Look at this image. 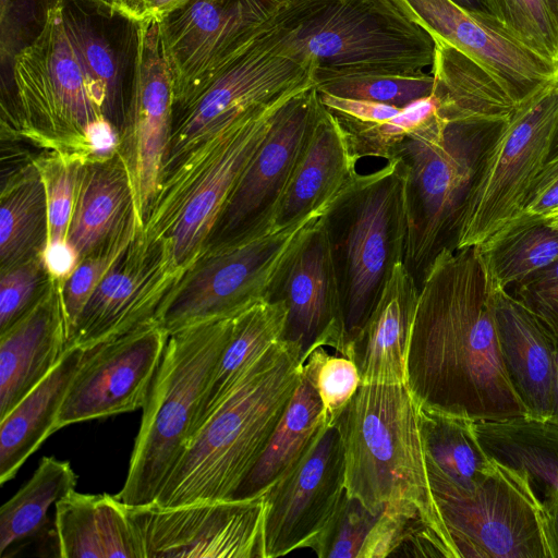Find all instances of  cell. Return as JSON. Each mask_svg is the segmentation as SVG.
<instances>
[{
  "instance_id": "b9f144b4",
  "label": "cell",
  "mask_w": 558,
  "mask_h": 558,
  "mask_svg": "<svg viewBox=\"0 0 558 558\" xmlns=\"http://www.w3.org/2000/svg\"><path fill=\"white\" fill-rule=\"evenodd\" d=\"M89 160L78 153L43 151L34 163L41 175L48 206L47 243L68 240L81 177Z\"/></svg>"
},
{
  "instance_id": "5b68a950",
  "label": "cell",
  "mask_w": 558,
  "mask_h": 558,
  "mask_svg": "<svg viewBox=\"0 0 558 558\" xmlns=\"http://www.w3.org/2000/svg\"><path fill=\"white\" fill-rule=\"evenodd\" d=\"M342 319L343 355L374 311L395 266L403 263L407 239L404 169L398 158L356 174L320 216Z\"/></svg>"
},
{
  "instance_id": "8d00e7d4",
  "label": "cell",
  "mask_w": 558,
  "mask_h": 558,
  "mask_svg": "<svg viewBox=\"0 0 558 558\" xmlns=\"http://www.w3.org/2000/svg\"><path fill=\"white\" fill-rule=\"evenodd\" d=\"M477 247L493 286L509 290L558 260V228L523 214Z\"/></svg>"
},
{
  "instance_id": "f907efd6",
  "label": "cell",
  "mask_w": 558,
  "mask_h": 558,
  "mask_svg": "<svg viewBox=\"0 0 558 558\" xmlns=\"http://www.w3.org/2000/svg\"><path fill=\"white\" fill-rule=\"evenodd\" d=\"M558 208V157L548 159L536 177L523 214L545 218Z\"/></svg>"
},
{
  "instance_id": "6125c7cd",
  "label": "cell",
  "mask_w": 558,
  "mask_h": 558,
  "mask_svg": "<svg viewBox=\"0 0 558 558\" xmlns=\"http://www.w3.org/2000/svg\"><path fill=\"white\" fill-rule=\"evenodd\" d=\"M102 1L104 3H107L113 8H117L118 7V3H119V0H100Z\"/></svg>"
},
{
  "instance_id": "680465c9",
  "label": "cell",
  "mask_w": 558,
  "mask_h": 558,
  "mask_svg": "<svg viewBox=\"0 0 558 558\" xmlns=\"http://www.w3.org/2000/svg\"><path fill=\"white\" fill-rule=\"evenodd\" d=\"M556 157H558V128H557L554 141L551 144V149H550L548 159H554Z\"/></svg>"
},
{
  "instance_id": "83f0119b",
  "label": "cell",
  "mask_w": 558,
  "mask_h": 558,
  "mask_svg": "<svg viewBox=\"0 0 558 558\" xmlns=\"http://www.w3.org/2000/svg\"><path fill=\"white\" fill-rule=\"evenodd\" d=\"M54 534L61 558H143L126 505L116 495L73 490L61 498Z\"/></svg>"
},
{
  "instance_id": "7bdbcfd3",
  "label": "cell",
  "mask_w": 558,
  "mask_h": 558,
  "mask_svg": "<svg viewBox=\"0 0 558 558\" xmlns=\"http://www.w3.org/2000/svg\"><path fill=\"white\" fill-rule=\"evenodd\" d=\"M141 228L144 227L136 213H134L126 225L108 243L82 258L74 272L63 282L61 295L68 323L69 340L94 290L126 250Z\"/></svg>"
},
{
  "instance_id": "52a82bcc",
  "label": "cell",
  "mask_w": 558,
  "mask_h": 558,
  "mask_svg": "<svg viewBox=\"0 0 558 558\" xmlns=\"http://www.w3.org/2000/svg\"><path fill=\"white\" fill-rule=\"evenodd\" d=\"M286 98L203 140L162 175L143 229L147 239L160 242L179 279L206 248Z\"/></svg>"
},
{
  "instance_id": "f6af8a7d",
  "label": "cell",
  "mask_w": 558,
  "mask_h": 558,
  "mask_svg": "<svg viewBox=\"0 0 558 558\" xmlns=\"http://www.w3.org/2000/svg\"><path fill=\"white\" fill-rule=\"evenodd\" d=\"M303 368L313 377L327 424L337 422L361 385L355 362L340 353L330 354L320 347L307 355Z\"/></svg>"
},
{
  "instance_id": "8fae6325",
  "label": "cell",
  "mask_w": 558,
  "mask_h": 558,
  "mask_svg": "<svg viewBox=\"0 0 558 558\" xmlns=\"http://www.w3.org/2000/svg\"><path fill=\"white\" fill-rule=\"evenodd\" d=\"M318 217L255 239L207 245L167 294L155 319L171 335L267 299L281 265Z\"/></svg>"
},
{
  "instance_id": "484cf974",
  "label": "cell",
  "mask_w": 558,
  "mask_h": 558,
  "mask_svg": "<svg viewBox=\"0 0 558 558\" xmlns=\"http://www.w3.org/2000/svg\"><path fill=\"white\" fill-rule=\"evenodd\" d=\"M356 162L340 123L323 105L277 208L271 232L322 216L356 174Z\"/></svg>"
},
{
  "instance_id": "11a10c76",
  "label": "cell",
  "mask_w": 558,
  "mask_h": 558,
  "mask_svg": "<svg viewBox=\"0 0 558 558\" xmlns=\"http://www.w3.org/2000/svg\"><path fill=\"white\" fill-rule=\"evenodd\" d=\"M541 501L542 523L550 558H558V497L544 496Z\"/></svg>"
},
{
  "instance_id": "2e32d148",
  "label": "cell",
  "mask_w": 558,
  "mask_h": 558,
  "mask_svg": "<svg viewBox=\"0 0 558 558\" xmlns=\"http://www.w3.org/2000/svg\"><path fill=\"white\" fill-rule=\"evenodd\" d=\"M323 104L315 84L287 97L238 180L207 245L271 232L277 208Z\"/></svg>"
},
{
  "instance_id": "d4e9b609",
  "label": "cell",
  "mask_w": 558,
  "mask_h": 558,
  "mask_svg": "<svg viewBox=\"0 0 558 558\" xmlns=\"http://www.w3.org/2000/svg\"><path fill=\"white\" fill-rule=\"evenodd\" d=\"M495 319L505 369L526 417L547 422L555 379V335L509 290L496 289Z\"/></svg>"
},
{
  "instance_id": "603a6c76",
  "label": "cell",
  "mask_w": 558,
  "mask_h": 558,
  "mask_svg": "<svg viewBox=\"0 0 558 558\" xmlns=\"http://www.w3.org/2000/svg\"><path fill=\"white\" fill-rule=\"evenodd\" d=\"M178 280L160 242L141 228L88 299L69 348L88 349L154 318Z\"/></svg>"
},
{
  "instance_id": "ba28073f",
  "label": "cell",
  "mask_w": 558,
  "mask_h": 558,
  "mask_svg": "<svg viewBox=\"0 0 558 558\" xmlns=\"http://www.w3.org/2000/svg\"><path fill=\"white\" fill-rule=\"evenodd\" d=\"M239 314L213 318L169 335L142 408V423L125 483L116 495L123 504L154 502L180 461L190 444L201 399Z\"/></svg>"
},
{
  "instance_id": "44dd1931",
  "label": "cell",
  "mask_w": 558,
  "mask_h": 558,
  "mask_svg": "<svg viewBox=\"0 0 558 558\" xmlns=\"http://www.w3.org/2000/svg\"><path fill=\"white\" fill-rule=\"evenodd\" d=\"M266 300L286 303L281 339L300 348L303 363L320 347L343 355L341 302L320 217L306 228L281 265Z\"/></svg>"
},
{
  "instance_id": "91938a15",
  "label": "cell",
  "mask_w": 558,
  "mask_h": 558,
  "mask_svg": "<svg viewBox=\"0 0 558 558\" xmlns=\"http://www.w3.org/2000/svg\"><path fill=\"white\" fill-rule=\"evenodd\" d=\"M545 219L555 228H558V208L553 210Z\"/></svg>"
},
{
  "instance_id": "94428289",
  "label": "cell",
  "mask_w": 558,
  "mask_h": 558,
  "mask_svg": "<svg viewBox=\"0 0 558 558\" xmlns=\"http://www.w3.org/2000/svg\"><path fill=\"white\" fill-rule=\"evenodd\" d=\"M549 3V7L555 14L556 19L558 20V0H547Z\"/></svg>"
},
{
  "instance_id": "d6a6232c",
  "label": "cell",
  "mask_w": 558,
  "mask_h": 558,
  "mask_svg": "<svg viewBox=\"0 0 558 558\" xmlns=\"http://www.w3.org/2000/svg\"><path fill=\"white\" fill-rule=\"evenodd\" d=\"M287 313L283 301L264 299L236 316L231 337L201 399L191 439L236 386L251 364L281 339Z\"/></svg>"
},
{
  "instance_id": "30bf717a",
  "label": "cell",
  "mask_w": 558,
  "mask_h": 558,
  "mask_svg": "<svg viewBox=\"0 0 558 558\" xmlns=\"http://www.w3.org/2000/svg\"><path fill=\"white\" fill-rule=\"evenodd\" d=\"M558 128V81L507 120L487 147L461 217L457 248L481 246L523 215Z\"/></svg>"
},
{
  "instance_id": "e0dca14e",
  "label": "cell",
  "mask_w": 558,
  "mask_h": 558,
  "mask_svg": "<svg viewBox=\"0 0 558 558\" xmlns=\"http://www.w3.org/2000/svg\"><path fill=\"white\" fill-rule=\"evenodd\" d=\"M344 495V448L337 421L265 492L264 558L313 549Z\"/></svg>"
},
{
  "instance_id": "74e56055",
  "label": "cell",
  "mask_w": 558,
  "mask_h": 558,
  "mask_svg": "<svg viewBox=\"0 0 558 558\" xmlns=\"http://www.w3.org/2000/svg\"><path fill=\"white\" fill-rule=\"evenodd\" d=\"M77 475L70 462L56 457L41 458L28 482L0 509V556L39 534L52 505L75 490Z\"/></svg>"
},
{
  "instance_id": "f5cc1de1",
  "label": "cell",
  "mask_w": 558,
  "mask_h": 558,
  "mask_svg": "<svg viewBox=\"0 0 558 558\" xmlns=\"http://www.w3.org/2000/svg\"><path fill=\"white\" fill-rule=\"evenodd\" d=\"M41 257L49 277L62 283L74 272L81 260L68 240L47 243Z\"/></svg>"
},
{
  "instance_id": "60d3db41",
  "label": "cell",
  "mask_w": 558,
  "mask_h": 558,
  "mask_svg": "<svg viewBox=\"0 0 558 558\" xmlns=\"http://www.w3.org/2000/svg\"><path fill=\"white\" fill-rule=\"evenodd\" d=\"M438 113L434 95L403 107L393 118L368 124L340 123L353 157L391 160L404 140L427 124Z\"/></svg>"
},
{
  "instance_id": "4dcf8cb0",
  "label": "cell",
  "mask_w": 558,
  "mask_h": 558,
  "mask_svg": "<svg viewBox=\"0 0 558 558\" xmlns=\"http://www.w3.org/2000/svg\"><path fill=\"white\" fill-rule=\"evenodd\" d=\"M435 40L432 73L438 114L448 121H507L520 108L500 82L450 45Z\"/></svg>"
},
{
  "instance_id": "cb8c5ba5",
  "label": "cell",
  "mask_w": 558,
  "mask_h": 558,
  "mask_svg": "<svg viewBox=\"0 0 558 558\" xmlns=\"http://www.w3.org/2000/svg\"><path fill=\"white\" fill-rule=\"evenodd\" d=\"M62 284L49 278L33 307L0 333V420L50 374L69 349Z\"/></svg>"
},
{
  "instance_id": "ab89813d",
  "label": "cell",
  "mask_w": 558,
  "mask_h": 558,
  "mask_svg": "<svg viewBox=\"0 0 558 558\" xmlns=\"http://www.w3.org/2000/svg\"><path fill=\"white\" fill-rule=\"evenodd\" d=\"M318 93L381 102L403 108L434 93L433 73L422 70L402 73H353L315 82Z\"/></svg>"
},
{
  "instance_id": "7dc6e473",
  "label": "cell",
  "mask_w": 558,
  "mask_h": 558,
  "mask_svg": "<svg viewBox=\"0 0 558 558\" xmlns=\"http://www.w3.org/2000/svg\"><path fill=\"white\" fill-rule=\"evenodd\" d=\"M0 333L9 329L37 302L49 275L41 255L0 270Z\"/></svg>"
},
{
  "instance_id": "9a60e30c",
  "label": "cell",
  "mask_w": 558,
  "mask_h": 558,
  "mask_svg": "<svg viewBox=\"0 0 558 558\" xmlns=\"http://www.w3.org/2000/svg\"><path fill=\"white\" fill-rule=\"evenodd\" d=\"M143 558H264L265 493L160 507L128 506Z\"/></svg>"
},
{
  "instance_id": "d590c367",
  "label": "cell",
  "mask_w": 558,
  "mask_h": 558,
  "mask_svg": "<svg viewBox=\"0 0 558 558\" xmlns=\"http://www.w3.org/2000/svg\"><path fill=\"white\" fill-rule=\"evenodd\" d=\"M428 470L463 492H474L496 460L481 445L474 421L421 404Z\"/></svg>"
},
{
  "instance_id": "1f68e13d",
  "label": "cell",
  "mask_w": 558,
  "mask_h": 558,
  "mask_svg": "<svg viewBox=\"0 0 558 558\" xmlns=\"http://www.w3.org/2000/svg\"><path fill=\"white\" fill-rule=\"evenodd\" d=\"M326 426L323 402L313 377L302 368L300 381L262 456L231 499L264 494L299 462Z\"/></svg>"
},
{
  "instance_id": "ffe728a7",
  "label": "cell",
  "mask_w": 558,
  "mask_h": 558,
  "mask_svg": "<svg viewBox=\"0 0 558 558\" xmlns=\"http://www.w3.org/2000/svg\"><path fill=\"white\" fill-rule=\"evenodd\" d=\"M58 5L93 97L120 133L136 87L143 23L100 0H58Z\"/></svg>"
},
{
  "instance_id": "e575fe53",
  "label": "cell",
  "mask_w": 558,
  "mask_h": 558,
  "mask_svg": "<svg viewBox=\"0 0 558 558\" xmlns=\"http://www.w3.org/2000/svg\"><path fill=\"white\" fill-rule=\"evenodd\" d=\"M474 428L492 458L525 471L533 489L542 492V497H558V426L521 417L505 422H475Z\"/></svg>"
},
{
  "instance_id": "f1b7e54d",
  "label": "cell",
  "mask_w": 558,
  "mask_h": 558,
  "mask_svg": "<svg viewBox=\"0 0 558 558\" xmlns=\"http://www.w3.org/2000/svg\"><path fill=\"white\" fill-rule=\"evenodd\" d=\"M85 354V348H69L50 374L0 420L1 485L12 480L54 433L61 407Z\"/></svg>"
},
{
  "instance_id": "d6986e66",
  "label": "cell",
  "mask_w": 558,
  "mask_h": 558,
  "mask_svg": "<svg viewBox=\"0 0 558 558\" xmlns=\"http://www.w3.org/2000/svg\"><path fill=\"white\" fill-rule=\"evenodd\" d=\"M433 39L459 50L495 76L521 107L558 81V65L523 45L495 15L450 0H395Z\"/></svg>"
},
{
  "instance_id": "4fadbf2b",
  "label": "cell",
  "mask_w": 558,
  "mask_h": 558,
  "mask_svg": "<svg viewBox=\"0 0 558 558\" xmlns=\"http://www.w3.org/2000/svg\"><path fill=\"white\" fill-rule=\"evenodd\" d=\"M268 31L222 69L201 94L172 109L162 175L211 134L315 84L312 64L282 52Z\"/></svg>"
},
{
  "instance_id": "ee69618b",
  "label": "cell",
  "mask_w": 558,
  "mask_h": 558,
  "mask_svg": "<svg viewBox=\"0 0 558 558\" xmlns=\"http://www.w3.org/2000/svg\"><path fill=\"white\" fill-rule=\"evenodd\" d=\"M493 14L527 48L558 65V20L547 0H488Z\"/></svg>"
},
{
  "instance_id": "8992f818",
  "label": "cell",
  "mask_w": 558,
  "mask_h": 558,
  "mask_svg": "<svg viewBox=\"0 0 558 558\" xmlns=\"http://www.w3.org/2000/svg\"><path fill=\"white\" fill-rule=\"evenodd\" d=\"M505 122L448 121L437 113L398 147L393 158L404 169L403 265L418 290L437 256L457 248L477 169Z\"/></svg>"
},
{
  "instance_id": "816d5d0a",
  "label": "cell",
  "mask_w": 558,
  "mask_h": 558,
  "mask_svg": "<svg viewBox=\"0 0 558 558\" xmlns=\"http://www.w3.org/2000/svg\"><path fill=\"white\" fill-rule=\"evenodd\" d=\"M192 0H119L117 9L140 23H159Z\"/></svg>"
},
{
  "instance_id": "7402d4cb",
  "label": "cell",
  "mask_w": 558,
  "mask_h": 558,
  "mask_svg": "<svg viewBox=\"0 0 558 558\" xmlns=\"http://www.w3.org/2000/svg\"><path fill=\"white\" fill-rule=\"evenodd\" d=\"M172 107L171 77L158 23H143L137 82L120 130L118 149L128 169L135 213L143 227L162 175Z\"/></svg>"
},
{
  "instance_id": "9c48e42d",
  "label": "cell",
  "mask_w": 558,
  "mask_h": 558,
  "mask_svg": "<svg viewBox=\"0 0 558 558\" xmlns=\"http://www.w3.org/2000/svg\"><path fill=\"white\" fill-rule=\"evenodd\" d=\"M16 121L2 141H26L45 151L89 159L86 129L104 117L65 32L58 0L44 29L14 61Z\"/></svg>"
},
{
  "instance_id": "f546056e",
  "label": "cell",
  "mask_w": 558,
  "mask_h": 558,
  "mask_svg": "<svg viewBox=\"0 0 558 558\" xmlns=\"http://www.w3.org/2000/svg\"><path fill=\"white\" fill-rule=\"evenodd\" d=\"M135 213L126 166L119 153L85 163L68 241L84 258L108 243Z\"/></svg>"
},
{
  "instance_id": "9f6ffc18",
  "label": "cell",
  "mask_w": 558,
  "mask_h": 558,
  "mask_svg": "<svg viewBox=\"0 0 558 558\" xmlns=\"http://www.w3.org/2000/svg\"><path fill=\"white\" fill-rule=\"evenodd\" d=\"M549 423L558 426V337H556L555 349V379L550 400Z\"/></svg>"
},
{
  "instance_id": "681fc988",
  "label": "cell",
  "mask_w": 558,
  "mask_h": 558,
  "mask_svg": "<svg viewBox=\"0 0 558 558\" xmlns=\"http://www.w3.org/2000/svg\"><path fill=\"white\" fill-rule=\"evenodd\" d=\"M324 107L340 123L368 124L389 120L402 108L381 102L337 97L319 93Z\"/></svg>"
},
{
  "instance_id": "6f0895ef",
  "label": "cell",
  "mask_w": 558,
  "mask_h": 558,
  "mask_svg": "<svg viewBox=\"0 0 558 558\" xmlns=\"http://www.w3.org/2000/svg\"><path fill=\"white\" fill-rule=\"evenodd\" d=\"M461 9L483 14H493L488 0H450ZM494 15V14H493Z\"/></svg>"
},
{
  "instance_id": "ac0fdd59",
  "label": "cell",
  "mask_w": 558,
  "mask_h": 558,
  "mask_svg": "<svg viewBox=\"0 0 558 558\" xmlns=\"http://www.w3.org/2000/svg\"><path fill=\"white\" fill-rule=\"evenodd\" d=\"M169 333L154 318L86 349L58 415L68 425L143 408Z\"/></svg>"
},
{
  "instance_id": "c3c4849f",
  "label": "cell",
  "mask_w": 558,
  "mask_h": 558,
  "mask_svg": "<svg viewBox=\"0 0 558 558\" xmlns=\"http://www.w3.org/2000/svg\"><path fill=\"white\" fill-rule=\"evenodd\" d=\"M512 294L558 337V260L515 286Z\"/></svg>"
},
{
  "instance_id": "7a4b0ae2",
  "label": "cell",
  "mask_w": 558,
  "mask_h": 558,
  "mask_svg": "<svg viewBox=\"0 0 558 558\" xmlns=\"http://www.w3.org/2000/svg\"><path fill=\"white\" fill-rule=\"evenodd\" d=\"M345 493L376 515L408 520L427 557L458 558L432 489L421 402L408 384H361L338 418Z\"/></svg>"
},
{
  "instance_id": "836d02e7",
  "label": "cell",
  "mask_w": 558,
  "mask_h": 558,
  "mask_svg": "<svg viewBox=\"0 0 558 558\" xmlns=\"http://www.w3.org/2000/svg\"><path fill=\"white\" fill-rule=\"evenodd\" d=\"M34 158L2 179L0 270L41 255L47 244V196Z\"/></svg>"
},
{
  "instance_id": "3957f363",
  "label": "cell",
  "mask_w": 558,
  "mask_h": 558,
  "mask_svg": "<svg viewBox=\"0 0 558 558\" xmlns=\"http://www.w3.org/2000/svg\"><path fill=\"white\" fill-rule=\"evenodd\" d=\"M303 368L300 348L272 343L191 439L154 504L229 500L262 456Z\"/></svg>"
},
{
  "instance_id": "7c38bea8",
  "label": "cell",
  "mask_w": 558,
  "mask_h": 558,
  "mask_svg": "<svg viewBox=\"0 0 558 558\" xmlns=\"http://www.w3.org/2000/svg\"><path fill=\"white\" fill-rule=\"evenodd\" d=\"M428 474L458 558H550L542 501L525 471L496 461L470 493Z\"/></svg>"
},
{
  "instance_id": "db71d44e",
  "label": "cell",
  "mask_w": 558,
  "mask_h": 558,
  "mask_svg": "<svg viewBox=\"0 0 558 558\" xmlns=\"http://www.w3.org/2000/svg\"><path fill=\"white\" fill-rule=\"evenodd\" d=\"M85 137L89 159H106L118 153L120 133L105 117L87 126Z\"/></svg>"
},
{
  "instance_id": "277c9868",
  "label": "cell",
  "mask_w": 558,
  "mask_h": 558,
  "mask_svg": "<svg viewBox=\"0 0 558 558\" xmlns=\"http://www.w3.org/2000/svg\"><path fill=\"white\" fill-rule=\"evenodd\" d=\"M268 35L308 61L314 83L353 73H402L433 65L435 40L395 0H292Z\"/></svg>"
},
{
  "instance_id": "bcb514c9",
  "label": "cell",
  "mask_w": 558,
  "mask_h": 558,
  "mask_svg": "<svg viewBox=\"0 0 558 558\" xmlns=\"http://www.w3.org/2000/svg\"><path fill=\"white\" fill-rule=\"evenodd\" d=\"M378 519L379 515L345 493L332 521L312 550L319 558H360Z\"/></svg>"
},
{
  "instance_id": "f35d334b",
  "label": "cell",
  "mask_w": 558,
  "mask_h": 558,
  "mask_svg": "<svg viewBox=\"0 0 558 558\" xmlns=\"http://www.w3.org/2000/svg\"><path fill=\"white\" fill-rule=\"evenodd\" d=\"M57 0H1V116L5 122L16 118L13 66L16 57L29 47L44 29Z\"/></svg>"
},
{
  "instance_id": "5bb4252c",
  "label": "cell",
  "mask_w": 558,
  "mask_h": 558,
  "mask_svg": "<svg viewBox=\"0 0 558 558\" xmlns=\"http://www.w3.org/2000/svg\"><path fill=\"white\" fill-rule=\"evenodd\" d=\"M292 0H192L158 23L173 108L201 94Z\"/></svg>"
},
{
  "instance_id": "4316f807",
  "label": "cell",
  "mask_w": 558,
  "mask_h": 558,
  "mask_svg": "<svg viewBox=\"0 0 558 558\" xmlns=\"http://www.w3.org/2000/svg\"><path fill=\"white\" fill-rule=\"evenodd\" d=\"M418 293L403 263L397 264L350 348L349 357L357 366L361 384H408V352Z\"/></svg>"
},
{
  "instance_id": "6da1fadb",
  "label": "cell",
  "mask_w": 558,
  "mask_h": 558,
  "mask_svg": "<svg viewBox=\"0 0 558 558\" xmlns=\"http://www.w3.org/2000/svg\"><path fill=\"white\" fill-rule=\"evenodd\" d=\"M477 246L445 250L420 289L408 385L421 404L474 422L526 417L507 376L495 294Z\"/></svg>"
}]
</instances>
